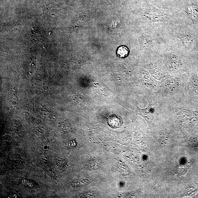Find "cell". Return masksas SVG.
I'll use <instances>...</instances> for the list:
<instances>
[{
	"mask_svg": "<svg viewBox=\"0 0 198 198\" xmlns=\"http://www.w3.org/2000/svg\"><path fill=\"white\" fill-rule=\"evenodd\" d=\"M117 54L118 57L121 58H124L128 55V50L126 47L121 46L118 48Z\"/></svg>",
	"mask_w": 198,
	"mask_h": 198,
	"instance_id": "obj_2",
	"label": "cell"
},
{
	"mask_svg": "<svg viewBox=\"0 0 198 198\" xmlns=\"http://www.w3.org/2000/svg\"><path fill=\"white\" fill-rule=\"evenodd\" d=\"M108 123L111 127L116 128L120 127L121 126L122 121L119 116L116 115H112L108 118Z\"/></svg>",
	"mask_w": 198,
	"mask_h": 198,
	"instance_id": "obj_1",
	"label": "cell"
},
{
	"mask_svg": "<svg viewBox=\"0 0 198 198\" xmlns=\"http://www.w3.org/2000/svg\"><path fill=\"white\" fill-rule=\"evenodd\" d=\"M22 183L29 187H33L35 186L34 182L32 181L31 180H28V179H23L22 181Z\"/></svg>",
	"mask_w": 198,
	"mask_h": 198,
	"instance_id": "obj_3",
	"label": "cell"
},
{
	"mask_svg": "<svg viewBox=\"0 0 198 198\" xmlns=\"http://www.w3.org/2000/svg\"><path fill=\"white\" fill-rule=\"evenodd\" d=\"M44 149H45L46 150H47V149H48V146H45V147H44Z\"/></svg>",
	"mask_w": 198,
	"mask_h": 198,
	"instance_id": "obj_6",
	"label": "cell"
},
{
	"mask_svg": "<svg viewBox=\"0 0 198 198\" xmlns=\"http://www.w3.org/2000/svg\"><path fill=\"white\" fill-rule=\"evenodd\" d=\"M55 163L57 166L60 167H64L66 162L65 160L61 158H58L55 160Z\"/></svg>",
	"mask_w": 198,
	"mask_h": 198,
	"instance_id": "obj_4",
	"label": "cell"
},
{
	"mask_svg": "<svg viewBox=\"0 0 198 198\" xmlns=\"http://www.w3.org/2000/svg\"><path fill=\"white\" fill-rule=\"evenodd\" d=\"M10 197H9L11 198H16L18 197V196L17 195V194H14L10 195Z\"/></svg>",
	"mask_w": 198,
	"mask_h": 198,
	"instance_id": "obj_5",
	"label": "cell"
}]
</instances>
